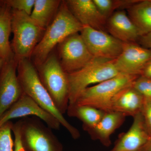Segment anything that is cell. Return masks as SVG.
Returning <instances> with one entry per match:
<instances>
[{"label": "cell", "mask_w": 151, "mask_h": 151, "mask_svg": "<svg viewBox=\"0 0 151 151\" xmlns=\"http://www.w3.org/2000/svg\"><path fill=\"white\" fill-rule=\"evenodd\" d=\"M17 63L14 58L3 63L0 68V119L24 93L17 73Z\"/></svg>", "instance_id": "30bf717a"}, {"label": "cell", "mask_w": 151, "mask_h": 151, "mask_svg": "<svg viewBox=\"0 0 151 151\" xmlns=\"http://www.w3.org/2000/svg\"><path fill=\"white\" fill-rule=\"evenodd\" d=\"M139 151H151V137Z\"/></svg>", "instance_id": "f546056e"}, {"label": "cell", "mask_w": 151, "mask_h": 151, "mask_svg": "<svg viewBox=\"0 0 151 151\" xmlns=\"http://www.w3.org/2000/svg\"><path fill=\"white\" fill-rule=\"evenodd\" d=\"M12 11L4 1H0V57L4 62L14 58L9 42L12 32Z\"/></svg>", "instance_id": "ac0fdd59"}, {"label": "cell", "mask_w": 151, "mask_h": 151, "mask_svg": "<svg viewBox=\"0 0 151 151\" xmlns=\"http://www.w3.org/2000/svg\"><path fill=\"white\" fill-rule=\"evenodd\" d=\"M151 59V50L135 42H124L121 54L114 60L119 73L140 76L147 63Z\"/></svg>", "instance_id": "7c38bea8"}, {"label": "cell", "mask_w": 151, "mask_h": 151, "mask_svg": "<svg viewBox=\"0 0 151 151\" xmlns=\"http://www.w3.org/2000/svg\"><path fill=\"white\" fill-rule=\"evenodd\" d=\"M36 68L41 81L56 108L63 115L65 114L69 105V86L67 73L57 56L50 53L42 64Z\"/></svg>", "instance_id": "5b68a950"}, {"label": "cell", "mask_w": 151, "mask_h": 151, "mask_svg": "<svg viewBox=\"0 0 151 151\" xmlns=\"http://www.w3.org/2000/svg\"><path fill=\"white\" fill-rule=\"evenodd\" d=\"M35 0H5L4 2L12 9L20 11L30 15Z\"/></svg>", "instance_id": "d4e9b609"}, {"label": "cell", "mask_w": 151, "mask_h": 151, "mask_svg": "<svg viewBox=\"0 0 151 151\" xmlns=\"http://www.w3.org/2000/svg\"><path fill=\"white\" fill-rule=\"evenodd\" d=\"M68 9L83 26L105 31L107 19L94 4L93 0L65 1Z\"/></svg>", "instance_id": "4fadbf2b"}, {"label": "cell", "mask_w": 151, "mask_h": 151, "mask_svg": "<svg viewBox=\"0 0 151 151\" xmlns=\"http://www.w3.org/2000/svg\"><path fill=\"white\" fill-rule=\"evenodd\" d=\"M120 74L114 60L97 57L93 58L80 70L67 73L69 105L75 104L81 92L90 85L99 84Z\"/></svg>", "instance_id": "3957f363"}, {"label": "cell", "mask_w": 151, "mask_h": 151, "mask_svg": "<svg viewBox=\"0 0 151 151\" xmlns=\"http://www.w3.org/2000/svg\"><path fill=\"white\" fill-rule=\"evenodd\" d=\"M141 113L146 130L151 137V99H145Z\"/></svg>", "instance_id": "484cf974"}, {"label": "cell", "mask_w": 151, "mask_h": 151, "mask_svg": "<svg viewBox=\"0 0 151 151\" xmlns=\"http://www.w3.org/2000/svg\"><path fill=\"white\" fill-rule=\"evenodd\" d=\"M126 118L124 114L118 112H105L96 127L87 132L93 140L99 141L105 147H110L111 135L124 124Z\"/></svg>", "instance_id": "e0dca14e"}, {"label": "cell", "mask_w": 151, "mask_h": 151, "mask_svg": "<svg viewBox=\"0 0 151 151\" xmlns=\"http://www.w3.org/2000/svg\"><path fill=\"white\" fill-rule=\"evenodd\" d=\"M17 76L23 92L48 113L57 119L61 126L67 130L74 139L80 137L76 127L65 119L56 108L47 90L41 81L36 68L29 58L18 61Z\"/></svg>", "instance_id": "6da1fadb"}, {"label": "cell", "mask_w": 151, "mask_h": 151, "mask_svg": "<svg viewBox=\"0 0 151 151\" xmlns=\"http://www.w3.org/2000/svg\"><path fill=\"white\" fill-rule=\"evenodd\" d=\"M60 63L65 73L80 70L94 58L79 33L68 36L58 45Z\"/></svg>", "instance_id": "ba28073f"}, {"label": "cell", "mask_w": 151, "mask_h": 151, "mask_svg": "<svg viewBox=\"0 0 151 151\" xmlns=\"http://www.w3.org/2000/svg\"><path fill=\"white\" fill-rule=\"evenodd\" d=\"M132 86L145 99H151V78L139 76Z\"/></svg>", "instance_id": "cb8c5ba5"}, {"label": "cell", "mask_w": 151, "mask_h": 151, "mask_svg": "<svg viewBox=\"0 0 151 151\" xmlns=\"http://www.w3.org/2000/svg\"><path fill=\"white\" fill-rule=\"evenodd\" d=\"M139 76L121 73L90 86L81 92L74 105H88L105 112L111 111L112 100L116 94L125 87L132 85Z\"/></svg>", "instance_id": "8992f818"}, {"label": "cell", "mask_w": 151, "mask_h": 151, "mask_svg": "<svg viewBox=\"0 0 151 151\" xmlns=\"http://www.w3.org/2000/svg\"><path fill=\"white\" fill-rule=\"evenodd\" d=\"M140 76L151 78V59L145 65L142 70Z\"/></svg>", "instance_id": "f1b7e54d"}, {"label": "cell", "mask_w": 151, "mask_h": 151, "mask_svg": "<svg viewBox=\"0 0 151 151\" xmlns=\"http://www.w3.org/2000/svg\"><path fill=\"white\" fill-rule=\"evenodd\" d=\"M106 29L111 35L123 42H135L142 36L124 10L116 11L107 19Z\"/></svg>", "instance_id": "9a60e30c"}, {"label": "cell", "mask_w": 151, "mask_h": 151, "mask_svg": "<svg viewBox=\"0 0 151 151\" xmlns=\"http://www.w3.org/2000/svg\"><path fill=\"white\" fill-rule=\"evenodd\" d=\"M45 30L38 25L30 15L12 9V32L13 39L11 46L17 61L31 57Z\"/></svg>", "instance_id": "277c9868"}, {"label": "cell", "mask_w": 151, "mask_h": 151, "mask_svg": "<svg viewBox=\"0 0 151 151\" xmlns=\"http://www.w3.org/2000/svg\"><path fill=\"white\" fill-rule=\"evenodd\" d=\"M66 113L69 117L80 120L83 129L87 132L96 127L105 112L88 105H68Z\"/></svg>", "instance_id": "44dd1931"}, {"label": "cell", "mask_w": 151, "mask_h": 151, "mask_svg": "<svg viewBox=\"0 0 151 151\" xmlns=\"http://www.w3.org/2000/svg\"><path fill=\"white\" fill-rule=\"evenodd\" d=\"M0 58H1V57H0Z\"/></svg>", "instance_id": "1f68e13d"}, {"label": "cell", "mask_w": 151, "mask_h": 151, "mask_svg": "<svg viewBox=\"0 0 151 151\" xmlns=\"http://www.w3.org/2000/svg\"><path fill=\"white\" fill-rule=\"evenodd\" d=\"M3 63L4 62H3L2 60L0 58V68L1 67L2 65H3Z\"/></svg>", "instance_id": "4dcf8cb0"}, {"label": "cell", "mask_w": 151, "mask_h": 151, "mask_svg": "<svg viewBox=\"0 0 151 151\" xmlns=\"http://www.w3.org/2000/svg\"><path fill=\"white\" fill-rule=\"evenodd\" d=\"M100 13L108 19L115 11L128 9L139 1L135 0H93Z\"/></svg>", "instance_id": "7402d4cb"}, {"label": "cell", "mask_w": 151, "mask_h": 151, "mask_svg": "<svg viewBox=\"0 0 151 151\" xmlns=\"http://www.w3.org/2000/svg\"><path fill=\"white\" fill-rule=\"evenodd\" d=\"M139 40L143 47L151 50V33L142 36Z\"/></svg>", "instance_id": "83f0119b"}, {"label": "cell", "mask_w": 151, "mask_h": 151, "mask_svg": "<svg viewBox=\"0 0 151 151\" xmlns=\"http://www.w3.org/2000/svg\"><path fill=\"white\" fill-rule=\"evenodd\" d=\"M21 121L22 142L26 151H63V146L38 118H25Z\"/></svg>", "instance_id": "52a82bcc"}, {"label": "cell", "mask_w": 151, "mask_h": 151, "mask_svg": "<svg viewBox=\"0 0 151 151\" xmlns=\"http://www.w3.org/2000/svg\"><path fill=\"white\" fill-rule=\"evenodd\" d=\"M61 3L59 0H35L30 16L38 25L45 30L56 15Z\"/></svg>", "instance_id": "d6986e66"}, {"label": "cell", "mask_w": 151, "mask_h": 151, "mask_svg": "<svg viewBox=\"0 0 151 151\" xmlns=\"http://www.w3.org/2000/svg\"><path fill=\"white\" fill-rule=\"evenodd\" d=\"M12 131L14 136V151H26L22 142L20 120L13 124Z\"/></svg>", "instance_id": "4316f807"}, {"label": "cell", "mask_w": 151, "mask_h": 151, "mask_svg": "<svg viewBox=\"0 0 151 151\" xmlns=\"http://www.w3.org/2000/svg\"><path fill=\"white\" fill-rule=\"evenodd\" d=\"M80 34L94 57L115 60L122 52L124 42L104 31L83 26Z\"/></svg>", "instance_id": "9c48e42d"}, {"label": "cell", "mask_w": 151, "mask_h": 151, "mask_svg": "<svg viewBox=\"0 0 151 151\" xmlns=\"http://www.w3.org/2000/svg\"><path fill=\"white\" fill-rule=\"evenodd\" d=\"M133 118L129 129L121 135L109 151H139L150 139V137L146 130L142 113Z\"/></svg>", "instance_id": "5bb4252c"}, {"label": "cell", "mask_w": 151, "mask_h": 151, "mask_svg": "<svg viewBox=\"0 0 151 151\" xmlns=\"http://www.w3.org/2000/svg\"><path fill=\"white\" fill-rule=\"evenodd\" d=\"M13 124L9 121L0 127V151H14L12 135Z\"/></svg>", "instance_id": "603a6c76"}, {"label": "cell", "mask_w": 151, "mask_h": 151, "mask_svg": "<svg viewBox=\"0 0 151 151\" xmlns=\"http://www.w3.org/2000/svg\"><path fill=\"white\" fill-rule=\"evenodd\" d=\"M127 9L142 36L151 33V0L139 1Z\"/></svg>", "instance_id": "ffe728a7"}, {"label": "cell", "mask_w": 151, "mask_h": 151, "mask_svg": "<svg viewBox=\"0 0 151 151\" xmlns=\"http://www.w3.org/2000/svg\"><path fill=\"white\" fill-rule=\"evenodd\" d=\"M34 116L42 120L50 129L59 130L60 124L56 118L24 93L0 119V127L12 119Z\"/></svg>", "instance_id": "8fae6325"}, {"label": "cell", "mask_w": 151, "mask_h": 151, "mask_svg": "<svg viewBox=\"0 0 151 151\" xmlns=\"http://www.w3.org/2000/svg\"><path fill=\"white\" fill-rule=\"evenodd\" d=\"M145 98L131 86L119 91L112 100L111 111L134 117L142 109Z\"/></svg>", "instance_id": "2e32d148"}, {"label": "cell", "mask_w": 151, "mask_h": 151, "mask_svg": "<svg viewBox=\"0 0 151 151\" xmlns=\"http://www.w3.org/2000/svg\"><path fill=\"white\" fill-rule=\"evenodd\" d=\"M82 27L68 9L65 1L61 2L56 15L33 52L31 57L35 67L42 64L54 47L65 38L80 32Z\"/></svg>", "instance_id": "7a4b0ae2"}]
</instances>
